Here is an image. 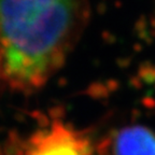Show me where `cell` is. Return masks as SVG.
Returning a JSON list of instances; mask_svg holds the SVG:
<instances>
[{"mask_svg":"<svg viewBox=\"0 0 155 155\" xmlns=\"http://www.w3.org/2000/svg\"><path fill=\"white\" fill-rule=\"evenodd\" d=\"M78 15L77 0H1V74L10 88L37 90L61 68Z\"/></svg>","mask_w":155,"mask_h":155,"instance_id":"obj_1","label":"cell"},{"mask_svg":"<svg viewBox=\"0 0 155 155\" xmlns=\"http://www.w3.org/2000/svg\"><path fill=\"white\" fill-rule=\"evenodd\" d=\"M23 155H91V143L84 133L54 122L29 139Z\"/></svg>","mask_w":155,"mask_h":155,"instance_id":"obj_2","label":"cell"},{"mask_svg":"<svg viewBox=\"0 0 155 155\" xmlns=\"http://www.w3.org/2000/svg\"><path fill=\"white\" fill-rule=\"evenodd\" d=\"M112 155H155V133L140 125L121 129L112 141Z\"/></svg>","mask_w":155,"mask_h":155,"instance_id":"obj_3","label":"cell"}]
</instances>
